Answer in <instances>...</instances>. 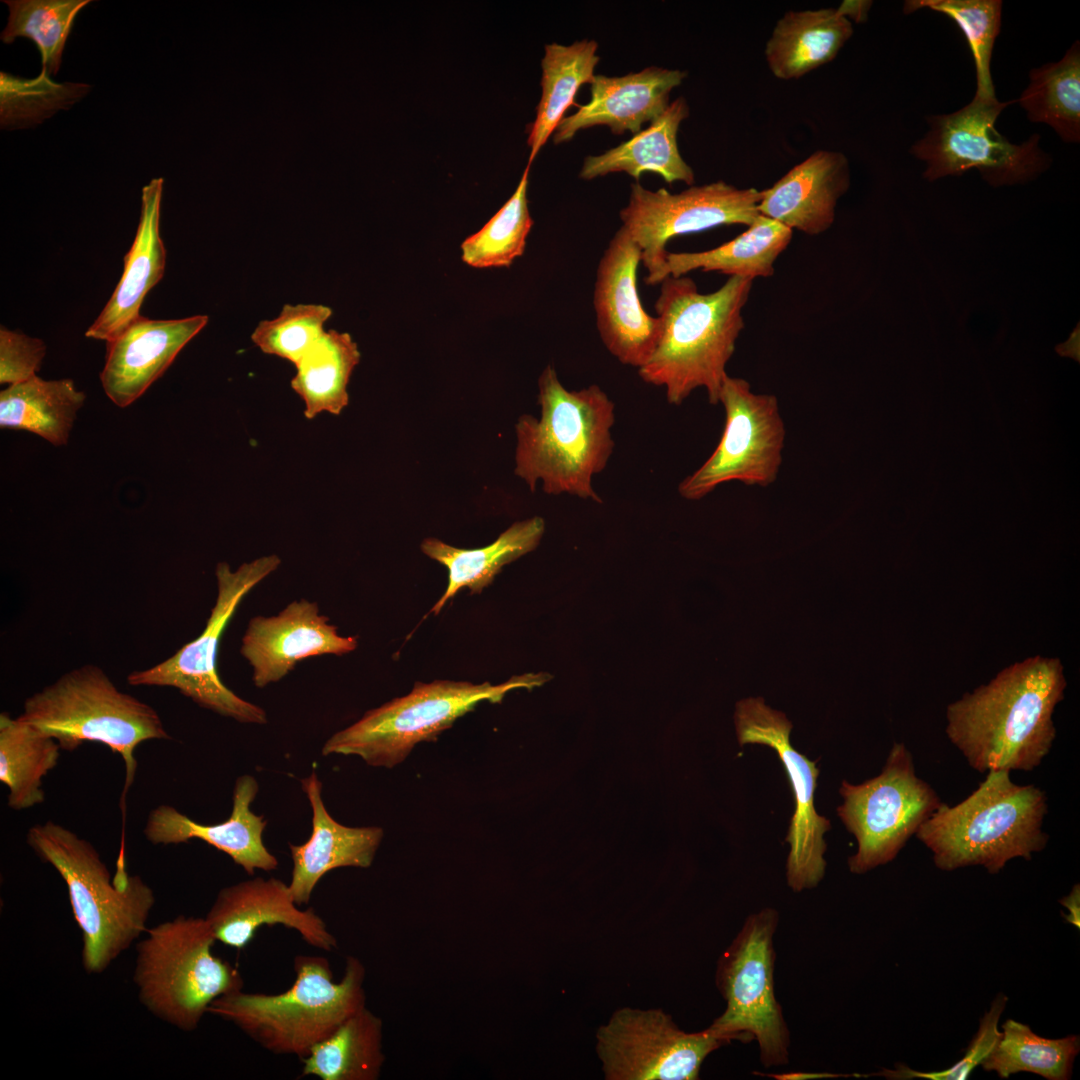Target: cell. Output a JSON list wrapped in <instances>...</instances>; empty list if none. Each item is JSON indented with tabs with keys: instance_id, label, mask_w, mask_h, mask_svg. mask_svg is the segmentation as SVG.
Segmentation results:
<instances>
[{
	"instance_id": "cell-39",
	"label": "cell",
	"mask_w": 1080,
	"mask_h": 1080,
	"mask_svg": "<svg viewBox=\"0 0 1080 1080\" xmlns=\"http://www.w3.org/2000/svg\"><path fill=\"white\" fill-rule=\"evenodd\" d=\"M530 165L508 201L475 234L461 244L462 260L474 268L509 267L522 256L533 226L527 199Z\"/></svg>"
},
{
	"instance_id": "cell-41",
	"label": "cell",
	"mask_w": 1080,
	"mask_h": 1080,
	"mask_svg": "<svg viewBox=\"0 0 1080 1080\" xmlns=\"http://www.w3.org/2000/svg\"><path fill=\"white\" fill-rule=\"evenodd\" d=\"M331 315L322 304H286L277 317L261 321L251 339L263 353L296 365L325 334Z\"/></svg>"
},
{
	"instance_id": "cell-28",
	"label": "cell",
	"mask_w": 1080,
	"mask_h": 1080,
	"mask_svg": "<svg viewBox=\"0 0 1080 1080\" xmlns=\"http://www.w3.org/2000/svg\"><path fill=\"white\" fill-rule=\"evenodd\" d=\"M852 34L837 8L787 11L766 42L767 66L778 79H799L833 61Z\"/></svg>"
},
{
	"instance_id": "cell-36",
	"label": "cell",
	"mask_w": 1080,
	"mask_h": 1080,
	"mask_svg": "<svg viewBox=\"0 0 1080 1080\" xmlns=\"http://www.w3.org/2000/svg\"><path fill=\"white\" fill-rule=\"evenodd\" d=\"M1030 121L1050 126L1067 143L1080 141V46L1057 62L1034 68L1018 99Z\"/></svg>"
},
{
	"instance_id": "cell-34",
	"label": "cell",
	"mask_w": 1080,
	"mask_h": 1080,
	"mask_svg": "<svg viewBox=\"0 0 1080 1080\" xmlns=\"http://www.w3.org/2000/svg\"><path fill=\"white\" fill-rule=\"evenodd\" d=\"M360 357L349 333L329 330L295 365L291 387L302 399L307 419L324 412L342 413L349 403L347 386Z\"/></svg>"
},
{
	"instance_id": "cell-21",
	"label": "cell",
	"mask_w": 1080,
	"mask_h": 1080,
	"mask_svg": "<svg viewBox=\"0 0 1080 1080\" xmlns=\"http://www.w3.org/2000/svg\"><path fill=\"white\" fill-rule=\"evenodd\" d=\"M208 320L207 315L169 320L140 316L106 342V360L100 373L105 394L120 408L132 404L166 371Z\"/></svg>"
},
{
	"instance_id": "cell-12",
	"label": "cell",
	"mask_w": 1080,
	"mask_h": 1080,
	"mask_svg": "<svg viewBox=\"0 0 1080 1080\" xmlns=\"http://www.w3.org/2000/svg\"><path fill=\"white\" fill-rule=\"evenodd\" d=\"M280 564L276 554L243 563L236 570L219 562L215 569L217 598L202 633L165 661L131 672L127 682L132 686L173 687L217 714L241 723L265 724L263 708L242 699L222 682L216 660L221 637L242 599Z\"/></svg>"
},
{
	"instance_id": "cell-1",
	"label": "cell",
	"mask_w": 1080,
	"mask_h": 1080,
	"mask_svg": "<svg viewBox=\"0 0 1080 1080\" xmlns=\"http://www.w3.org/2000/svg\"><path fill=\"white\" fill-rule=\"evenodd\" d=\"M1066 685L1058 658H1026L949 704L946 735L980 773L1031 771L1052 748Z\"/></svg>"
},
{
	"instance_id": "cell-6",
	"label": "cell",
	"mask_w": 1080,
	"mask_h": 1080,
	"mask_svg": "<svg viewBox=\"0 0 1080 1080\" xmlns=\"http://www.w3.org/2000/svg\"><path fill=\"white\" fill-rule=\"evenodd\" d=\"M292 986L278 994L238 990L214 1000L208 1013L233 1023L264 1049L300 1060L331 1035L347 1018L364 1008L365 968L348 956L341 981L335 982L329 961L297 955Z\"/></svg>"
},
{
	"instance_id": "cell-31",
	"label": "cell",
	"mask_w": 1080,
	"mask_h": 1080,
	"mask_svg": "<svg viewBox=\"0 0 1080 1080\" xmlns=\"http://www.w3.org/2000/svg\"><path fill=\"white\" fill-rule=\"evenodd\" d=\"M85 399L71 379L44 380L36 375L0 392V426L63 446Z\"/></svg>"
},
{
	"instance_id": "cell-8",
	"label": "cell",
	"mask_w": 1080,
	"mask_h": 1080,
	"mask_svg": "<svg viewBox=\"0 0 1080 1080\" xmlns=\"http://www.w3.org/2000/svg\"><path fill=\"white\" fill-rule=\"evenodd\" d=\"M216 941L204 917L179 915L148 930L137 944L133 980L149 1012L193 1031L214 1000L243 989L238 969L213 954Z\"/></svg>"
},
{
	"instance_id": "cell-14",
	"label": "cell",
	"mask_w": 1080,
	"mask_h": 1080,
	"mask_svg": "<svg viewBox=\"0 0 1080 1080\" xmlns=\"http://www.w3.org/2000/svg\"><path fill=\"white\" fill-rule=\"evenodd\" d=\"M761 191L738 188L724 181L692 186L672 194L652 191L639 182L631 184L629 201L620 211L622 228L641 250L647 285L666 277L667 242L680 235L721 225H752L761 215Z\"/></svg>"
},
{
	"instance_id": "cell-9",
	"label": "cell",
	"mask_w": 1080,
	"mask_h": 1080,
	"mask_svg": "<svg viewBox=\"0 0 1080 1080\" xmlns=\"http://www.w3.org/2000/svg\"><path fill=\"white\" fill-rule=\"evenodd\" d=\"M551 679L548 673L513 676L506 682H416L411 692L367 711L349 727L333 734L322 755H356L368 765L393 768L420 742L435 741L480 702L499 703L514 689H533Z\"/></svg>"
},
{
	"instance_id": "cell-38",
	"label": "cell",
	"mask_w": 1080,
	"mask_h": 1080,
	"mask_svg": "<svg viewBox=\"0 0 1080 1080\" xmlns=\"http://www.w3.org/2000/svg\"><path fill=\"white\" fill-rule=\"evenodd\" d=\"M9 18L1 40L12 43L17 37L31 39L42 59V71L55 75L61 65L66 40L73 22L89 0H5Z\"/></svg>"
},
{
	"instance_id": "cell-30",
	"label": "cell",
	"mask_w": 1080,
	"mask_h": 1080,
	"mask_svg": "<svg viewBox=\"0 0 1080 1080\" xmlns=\"http://www.w3.org/2000/svg\"><path fill=\"white\" fill-rule=\"evenodd\" d=\"M793 231L760 215L734 239L710 250L667 253V273L680 277L694 270L717 271L754 280L774 274V264L791 242Z\"/></svg>"
},
{
	"instance_id": "cell-11",
	"label": "cell",
	"mask_w": 1080,
	"mask_h": 1080,
	"mask_svg": "<svg viewBox=\"0 0 1080 1080\" xmlns=\"http://www.w3.org/2000/svg\"><path fill=\"white\" fill-rule=\"evenodd\" d=\"M1013 102L975 94L953 113L929 116L927 133L910 150L926 164L923 177L935 181L977 169L983 180L998 187L1025 183L1046 171L1051 158L1041 149L1038 134L1013 144L995 127Z\"/></svg>"
},
{
	"instance_id": "cell-23",
	"label": "cell",
	"mask_w": 1080,
	"mask_h": 1080,
	"mask_svg": "<svg viewBox=\"0 0 1080 1080\" xmlns=\"http://www.w3.org/2000/svg\"><path fill=\"white\" fill-rule=\"evenodd\" d=\"M685 77L684 71L661 67L616 77L595 75L590 100L561 120L553 140L556 144L570 141L579 130L600 125L617 135L626 131L634 135L664 112L671 90Z\"/></svg>"
},
{
	"instance_id": "cell-13",
	"label": "cell",
	"mask_w": 1080,
	"mask_h": 1080,
	"mask_svg": "<svg viewBox=\"0 0 1080 1080\" xmlns=\"http://www.w3.org/2000/svg\"><path fill=\"white\" fill-rule=\"evenodd\" d=\"M840 794L843 804L837 813L858 845L848 859L854 874L894 860L942 803L934 788L916 775L903 743L893 745L879 775L858 785L844 780Z\"/></svg>"
},
{
	"instance_id": "cell-47",
	"label": "cell",
	"mask_w": 1080,
	"mask_h": 1080,
	"mask_svg": "<svg viewBox=\"0 0 1080 1080\" xmlns=\"http://www.w3.org/2000/svg\"><path fill=\"white\" fill-rule=\"evenodd\" d=\"M768 1076H771V1077H773L775 1079H779V1080H802V1079H813V1078H835V1077H841V1076L843 1077V1076H846V1075L833 1074V1073H828V1072H823V1073H821V1072H818V1073L817 1072L816 1073H814V1072H792V1073H785V1074H768Z\"/></svg>"
},
{
	"instance_id": "cell-19",
	"label": "cell",
	"mask_w": 1080,
	"mask_h": 1080,
	"mask_svg": "<svg viewBox=\"0 0 1080 1080\" xmlns=\"http://www.w3.org/2000/svg\"><path fill=\"white\" fill-rule=\"evenodd\" d=\"M357 637L338 634L337 626L320 614L316 602H290L274 616L250 619L242 637L241 655L252 667V681L258 688L280 681L301 660L354 651Z\"/></svg>"
},
{
	"instance_id": "cell-5",
	"label": "cell",
	"mask_w": 1080,
	"mask_h": 1080,
	"mask_svg": "<svg viewBox=\"0 0 1080 1080\" xmlns=\"http://www.w3.org/2000/svg\"><path fill=\"white\" fill-rule=\"evenodd\" d=\"M26 841L66 884L82 934L83 968L89 974L104 972L145 931L153 890L139 875H129L124 863L111 880L95 847L55 822L33 825Z\"/></svg>"
},
{
	"instance_id": "cell-15",
	"label": "cell",
	"mask_w": 1080,
	"mask_h": 1080,
	"mask_svg": "<svg viewBox=\"0 0 1080 1080\" xmlns=\"http://www.w3.org/2000/svg\"><path fill=\"white\" fill-rule=\"evenodd\" d=\"M719 403L723 434L711 456L679 484L685 499L699 500L731 481L767 487L777 479L786 435L777 397L755 394L747 380L727 375Z\"/></svg>"
},
{
	"instance_id": "cell-27",
	"label": "cell",
	"mask_w": 1080,
	"mask_h": 1080,
	"mask_svg": "<svg viewBox=\"0 0 1080 1080\" xmlns=\"http://www.w3.org/2000/svg\"><path fill=\"white\" fill-rule=\"evenodd\" d=\"M689 116L683 97L669 103L664 112L631 139L596 156L584 159L579 176L592 180L610 173L625 172L636 182L644 172L660 175L666 183L692 185V168L682 158L677 145L681 122Z\"/></svg>"
},
{
	"instance_id": "cell-42",
	"label": "cell",
	"mask_w": 1080,
	"mask_h": 1080,
	"mask_svg": "<svg viewBox=\"0 0 1080 1080\" xmlns=\"http://www.w3.org/2000/svg\"><path fill=\"white\" fill-rule=\"evenodd\" d=\"M84 86L57 84L45 71L31 80L1 72V123L7 125L9 121L19 119L36 121L38 117L43 118L75 101L78 94L85 92V89L78 91Z\"/></svg>"
},
{
	"instance_id": "cell-2",
	"label": "cell",
	"mask_w": 1080,
	"mask_h": 1080,
	"mask_svg": "<svg viewBox=\"0 0 1080 1080\" xmlns=\"http://www.w3.org/2000/svg\"><path fill=\"white\" fill-rule=\"evenodd\" d=\"M654 304L662 334L649 361L638 369L647 384L664 387L681 405L698 388L719 403L726 366L745 324L742 315L753 280L729 276L716 291L701 293L689 277L668 276Z\"/></svg>"
},
{
	"instance_id": "cell-3",
	"label": "cell",
	"mask_w": 1080,
	"mask_h": 1080,
	"mask_svg": "<svg viewBox=\"0 0 1080 1080\" xmlns=\"http://www.w3.org/2000/svg\"><path fill=\"white\" fill-rule=\"evenodd\" d=\"M540 418L521 415L515 425V474L531 491L567 493L602 503L592 479L608 464L614 449L611 428L615 406L598 386L567 390L553 366L538 380Z\"/></svg>"
},
{
	"instance_id": "cell-17",
	"label": "cell",
	"mask_w": 1080,
	"mask_h": 1080,
	"mask_svg": "<svg viewBox=\"0 0 1080 1080\" xmlns=\"http://www.w3.org/2000/svg\"><path fill=\"white\" fill-rule=\"evenodd\" d=\"M734 720L741 746H768L776 751L784 766L795 804L785 838L790 845L786 861L787 884L794 892L814 888L825 874L824 834L831 828L829 820L819 815L814 806L819 769L814 761L791 745L792 723L786 715L767 706L763 698L740 700Z\"/></svg>"
},
{
	"instance_id": "cell-37",
	"label": "cell",
	"mask_w": 1080,
	"mask_h": 1080,
	"mask_svg": "<svg viewBox=\"0 0 1080 1080\" xmlns=\"http://www.w3.org/2000/svg\"><path fill=\"white\" fill-rule=\"evenodd\" d=\"M1001 1032L998 1044L981 1064L985 1071H995L1002 1079L1023 1071L1048 1080L1070 1079L1080 1051L1078 1035L1048 1039L1012 1019L1002 1025Z\"/></svg>"
},
{
	"instance_id": "cell-40",
	"label": "cell",
	"mask_w": 1080,
	"mask_h": 1080,
	"mask_svg": "<svg viewBox=\"0 0 1080 1080\" xmlns=\"http://www.w3.org/2000/svg\"><path fill=\"white\" fill-rule=\"evenodd\" d=\"M930 9L951 18L963 32L973 56L977 95L996 97L990 63L994 42L1000 32L1002 1L1000 0H909L903 12Z\"/></svg>"
},
{
	"instance_id": "cell-33",
	"label": "cell",
	"mask_w": 1080,
	"mask_h": 1080,
	"mask_svg": "<svg viewBox=\"0 0 1080 1080\" xmlns=\"http://www.w3.org/2000/svg\"><path fill=\"white\" fill-rule=\"evenodd\" d=\"M597 48L598 44L594 40L577 41L570 45H545L541 62L542 94L536 118L529 126V165L556 130L566 110L575 105L574 100L579 88L593 81L594 69L599 62Z\"/></svg>"
},
{
	"instance_id": "cell-7",
	"label": "cell",
	"mask_w": 1080,
	"mask_h": 1080,
	"mask_svg": "<svg viewBox=\"0 0 1080 1080\" xmlns=\"http://www.w3.org/2000/svg\"><path fill=\"white\" fill-rule=\"evenodd\" d=\"M73 751L83 742H99L118 753L125 764L121 805L133 784L135 749L147 740L170 739L157 711L121 692L98 666L87 664L63 674L26 699L18 716Z\"/></svg>"
},
{
	"instance_id": "cell-24",
	"label": "cell",
	"mask_w": 1080,
	"mask_h": 1080,
	"mask_svg": "<svg viewBox=\"0 0 1080 1080\" xmlns=\"http://www.w3.org/2000/svg\"><path fill=\"white\" fill-rule=\"evenodd\" d=\"M850 183L847 157L817 150L761 191L758 210L792 231L819 235L834 224L837 203Z\"/></svg>"
},
{
	"instance_id": "cell-29",
	"label": "cell",
	"mask_w": 1080,
	"mask_h": 1080,
	"mask_svg": "<svg viewBox=\"0 0 1080 1080\" xmlns=\"http://www.w3.org/2000/svg\"><path fill=\"white\" fill-rule=\"evenodd\" d=\"M545 530L541 517L515 522L491 544L476 549H461L429 537L422 541V552L448 570V585L430 613L438 615L443 606L462 588L479 594L489 586L503 566L534 550Z\"/></svg>"
},
{
	"instance_id": "cell-35",
	"label": "cell",
	"mask_w": 1080,
	"mask_h": 1080,
	"mask_svg": "<svg viewBox=\"0 0 1080 1080\" xmlns=\"http://www.w3.org/2000/svg\"><path fill=\"white\" fill-rule=\"evenodd\" d=\"M60 750L54 738L19 717L0 714V781L9 790L11 809L24 810L44 801L42 779L57 765Z\"/></svg>"
},
{
	"instance_id": "cell-4",
	"label": "cell",
	"mask_w": 1080,
	"mask_h": 1080,
	"mask_svg": "<svg viewBox=\"0 0 1080 1080\" xmlns=\"http://www.w3.org/2000/svg\"><path fill=\"white\" fill-rule=\"evenodd\" d=\"M1047 811L1042 789L1014 783L1008 770H992L963 801L954 806L942 802L915 836L940 870L979 865L997 874L1008 861L1031 860L1045 849Z\"/></svg>"
},
{
	"instance_id": "cell-25",
	"label": "cell",
	"mask_w": 1080,
	"mask_h": 1080,
	"mask_svg": "<svg viewBox=\"0 0 1080 1080\" xmlns=\"http://www.w3.org/2000/svg\"><path fill=\"white\" fill-rule=\"evenodd\" d=\"M312 809V834L301 845L289 844L292 858L288 884L296 904H307L320 879L341 867L368 868L383 838L377 826L348 827L327 811L321 796L322 783L315 771L301 780Z\"/></svg>"
},
{
	"instance_id": "cell-32",
	"label": "cell",
	"mask_w": 1080,
	"mask_h": 1080,
	"mask_svg": "<svg viewBox=\"0 0 1080 1080\" xmlns=\"http://www.w3.org/2000/svg\"><path fill=\"white\" fill-rule=\"evenodd\" d=\"M301 1061L302 1076L322 1080H377L385 1061L383 1022L365 1006L316 1044Z\"/></svg>"
},
{
	"instance_id": "cell-18",
	"label": "cell",
	"mask_w": 1080,
	"mask_h": 1080,
	"mask_svg": "<svg viewBox=\"0 0 1080 1080\" xmlns=\"http://www.w3.org/2000/svg\"><path fill=\"white\" fill-rule=\"evenodd\" d=\"M641 250L622 229L601 256L596 273L593 306L600 338L622 364L644 366L662 334L660 319L649 315L637 290Z\"/></svg>"
},
{
	"instance_id": "cell-45",
	"label": "cell",
	"mask_w": 1080,
	"mask_h": 1080,
	"mask_svg": "<svg viewBox=\"0 0 1080 1080\" xmlns=\"http://www.w3.org/2000/svg\"><path fill=\"white\" fill-rule=\"evenodd\" d=\"M871 5L872 1H844L837 10L848 20H854L859 23L867 20Z\"/></svg>"
},
{
	"instance_id": "cell-22",
	"label": "cell",
	"mask_w": 1080,
	"mask_h": 1080,
	"mask_svg": "<svg viewBox=\"0 0 1080 1080\" xmlns=\"http://www.w3.org/2000/svg\"><path fill=\"white\" fill-rule=\"evenodd\" d=\"M258 790V782L253 776L238 777L233 790L231 815L218 824H201L170 805H160L149 812L144 836L155 845L202 840L226 853L249 875L258 869L275 870L278 860L263 842L266 821L250 809Z\"/></svg>"
},
{
	"instance_id": "cell-10",
	"label": "cell",
	"mask_w": 1080,
	"mask_h": 1080,
	"mask_svg": "<svg viewBox=\"0 0 1080 1080\" xmlns=\"http://www.w3.org/2000/svg\"><path fill=\"white\" fill-rule=\"evenodd\" d=\"M779 914L764 908L749 915L720 956L716 984L726 1002L711 1024L731 1042L756 1040L764 1067L789 1062L790 1032L774 992V934Z\"/></svg>"
},
{
	"instance_id": "cell-43",
	"label": "cell",
	"mask_w": 1080,
	"mask_h": 1080,
	"mask_svg": "<svg viewBox=\"0 0 1080 1080\" xmlns=\"http://www.w3.org/2000/svg\"><path fill=\"white\" fill-rule=\"evenodd\" d=\"M1008 998L1004 994H998L993 1000L990 1009L980 1019L979 1029L971 1041L964 1057L950 1068L937 1072H920L897 1064L895 1069L884 1068L875 1075L884 1076L887 1079H913L922 1078L929 1080H965L970 1073L991 1054L998 1044L1002 1032L998 1029L1000 1017L1006 1007Z\"/></svg>"
},
{
	"instance_id": "cell-20",
	"label": "cell",
	"mask_w": 1080,
	"mask_h": 1080,
	"mask_svg": "<svg viewBox=\"0 0 1080 1080\" xmlns=\"http://www.w3.org/2000/svg\"><path fill=\"white\" fill-rule=\"evenodd\" d=\"M289 885L280 879L256 877L222 888L204 917L217 941L243 949L259 927L282 925L309 945L331 951L337 940L313 908L300 909Z\"/></svg>"
},
{
	"instance_id": "cell-16",
	"label": "cell",
	"mask_w": 1080,
	"mask_h": 1080,
	"mask_svg": "<svg viewBox=\"0 0 1080 1080\" xmlns=\"http://www.w3.org/2000/svg\"><path fill=\"white\" fill-rule=\"evenodd\" d=\"M729 1043L711 1025L686 1032L661 1009L621 1008L596 1034L608 1080H695L706 1057Z\"/></svg>"
},
{
	"instance_id": "cell-44",
	"label": "cell",
	"mask_w": 1080,
	"mask_h": 1080,
	"mask_svg": "<svg viewBox=\"0 0 1080 1080\" xmlns=\"http://www.w3.org/2000/svg\"><path fill=\"white\" fill-rule=\"evenodd\" d=\"M46 354L45 343L24 333L0 328V383L24 382L40 370Z\"/></svg>"
},
{
	"instance_id": "cell-26",
	"label": "cell",
	"mask_w": 1080,
	"mask_h": 1080,
	"mask_svg": "<svg viewBox=\"0 0 1080 1080\" xmlns=\"http://www.w3.org/2000/svg\"><path fill=\"white\" fill-rule=\"evenodd\" d=\"M163 179L154 178L142 189L137 232L125 255L122 276L113 294L85 332L92 339L110 341L138 319L144 298L161 280L166 250L160 236Z\"/></svg>"
},
{
	"instance_id": "cell-46",
	"label": "cell",
	"mask_w": 1080,
	"mask_h": 1080,
	"mask_svg": "<svg viewBox=\"0 0 1080 1080\" xmlns=\"http://www.w3.org/2000/svg\"><path fill=\"white\" fill-rule=\"evenodd\" d=\"M1059 903H1061L1063 906H1065L1069 911L1068 915L1063 914V916L1066 918L1067 922H1069V923L1077 926V928H1079L1080 927V886H1079V884H1075L1073 886L1071 892L1069 893V895H1067V896L1063 897L1062 899H1060Z\"/></svg>"
}]
</instances>
